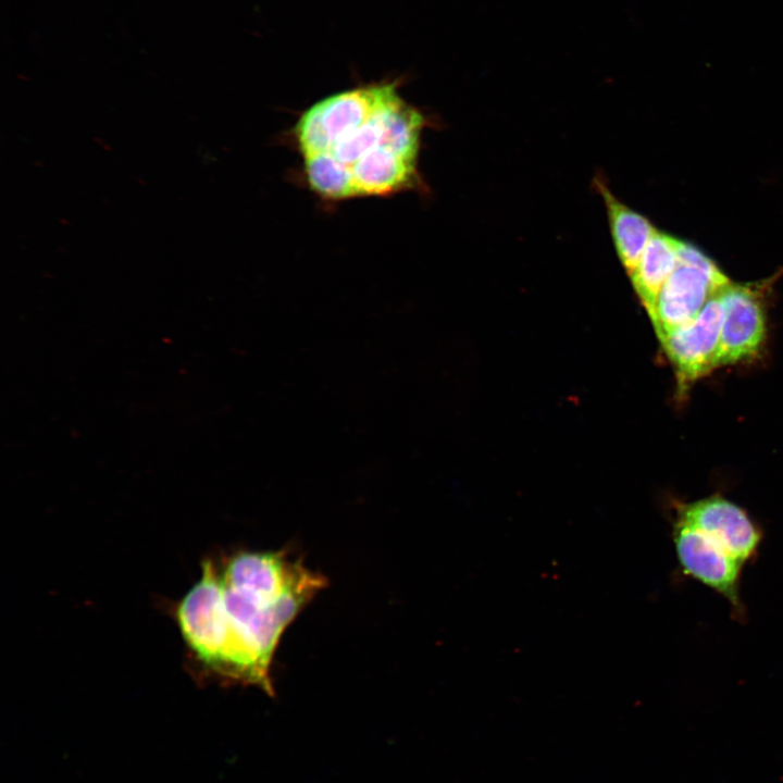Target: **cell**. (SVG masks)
Returning a JSON list of instances; mask_svg holds the SVG:
<instances>
[{
    "instance_id": "8",
    "label": "cell",
    "mask_w": 783,
    "mask_h": 783,
    "mask_svg": "<svg viewBox=\"0 0 783 783\" xmlns=\"http://www.w3.org/2000/svg\"><path fill=\"white\" fill-rule=\"evenodd\" d=\"M301 561L282 552H241L226 564L224 584L268 601L279 599L303 574Z\"/></svg>"
},
{
    "instance_id": "5",
    "label": "cell",
    "mask_w": 783,
    "mask_h": 783,
    "mask_svg": "<svg viewBox=\"0 0 783 783\" xmlns=\"http://www.w3.org/2000/svg\"><path fill=\"white\" fill-rule=\"evenodd\" d=\"M721 291L707 301L695 319L659 338L681 384L692 383L718 366L724 314Z\"/></svg>"
},
{
    "instance_id": "3",
    "label": "cell",
    "mask_w": 783,
    "mask_h": 783,
    "mask_svg": "<svg viewBox=\"0 0 783 783\" xmlns=\"http://www.w3.org/2000/svg\"><path fill=\"white\" fill-rule=\"evenodd\" d=\"M671 533L683 574L721 595L731 605L733 617L745 619L739 588L745 566L712 538L678 519L672 522Z\"/></svg>"
},
{
    "instance_id": "10",
    "label": "cell",
    "mask_w": 783,
    "mask_h": 783,
    "mask_svg": "<svg viewBox=\"0 0 783 783\" xmlns=\"http://www.w3.org/2000/svg\"><path fill=\"white\" fill-rule=\"evenodd\" d=\"M679 239L657 229L630 275L633 286L649 316L659 295L678 265Z\"/></svg>"
},
{
    "instance_id": "6",
    "label": "cell",
    "mask_w": 783,
    "mask_h": 783,
    "mask_svg": "<svg viewBox=\"0 0 783 783\" xmlns=\"http://www.w3.org/2000/svg\"><path fill=\"white\" fill-rule=\"evenodd\" d=\"M723 322L718 366L754 357L766 336V316L757 287L730 283L721 291Z\"/></svg>"
},
{
    "instance_id": "2",
    "label": "cell",
    "mask_w": 783,
    "mask_h": 783,
    "mask_svg": "<svg viewBox=\"0 0 783 783\" xmlns=\"http://www.w3.org/2000/svg\"><path fill=\"white\" fill-rule=\"evenodd\" d=\"M183 636L198 658L214 671L251 683L249 663L229 625L223 602L221 576L209 560L201 580L177 608Z\"/></svg>"
},
{
    "instance_id": "1",
    "label": "cell",
    "mask_w": 783,
    "mask_h": 783,
    "mask_svg": "<svg viewBox=\"0 0 783 783\" xmlns=\"http://www.w3.org/2000/svg\"><path fill=\"white\" fill-rule=\"evenodd\" d=\"M426 119L398 91L372 83L310 105L291 129L304 181L322 200L384 197L419 190Z\"/></svg>"
},
{
    "instance_id": "7",
    "label": "cell",
    "mask_w": 783,
    "mask_h": 783,
    "mask_svg": "<svg viewBox=\"0 0 783 783\" xmlns=\"http://www.w3.org/2000/svg\"><path fill=\"white\" fill-rule=\"evenodd\" d=\"M729 284L726 276L714 277L695 266L678 263L650 316L658 337L695 319L707 301Z\"/></svg>"
},
{
    "instance_id": "9",
    "label": "cell",
    "mask_w": 783,
    "mask_h": 783,
    "mask_svg": "<svg viewBox=\"0 0 783 783\" xmlns=\"http://www.w3.org/2000/svg\"><path fill=\"white\" fill-rule=\"evenodd\" d=\"M593 183L602 197L619 260L631 275L657 229L645 216L621 202L600 175Z\"/></svg>"
},
{
    "instance_id": "4",
    "label": "cell",
    "mask_w": 783,
    "mask_h": 783,
    "mask_svg": "<svg viewBox=\"0 0 783 783\" xmlns=\"http://www.w3.org/2000/svg\"><path fill=\"white\" fill-rule=\"evenodd\" d=\"M674 519L712 538L744 566L758 555L761 529L742 507L723 496L678 504Z\"/></svg>"
}]
</instances>
